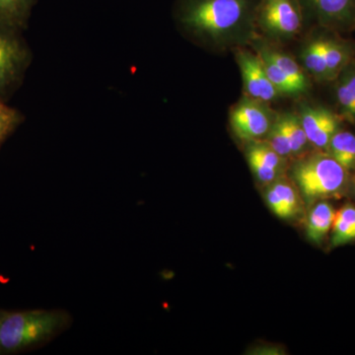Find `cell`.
Here are the masks:
<instances>
[{
  "label": "cell",
  "mask_w": 355,
  "mask_h": 355,
  "mask_svg": "<svg viewBox=\"0 0 355 355\" xmlns=\"http://www.w3.org/2000/svg\"><path fill=\"white\" fill-rule=\"evenodd\" d=\"M259 0H177L180 31L205 48L241 46L253 41Z\"/></svg>",
  "instance_id": "obj_1"
},
{
  "label": "cell",
  "mask_w": 355,
  "mask_h": 355,
  "mask_svg": "<svg viewBox=\"0 0 355 355\" xmlns=\"http://www.w3.org/2000/svg\"><path fill=\"white\" fill-rule=\"evenodd\" d=\"M60 311L0 310V354H13L46 343L67 326Z\"/></svg>",
  "instance_id": "obj_2"
},
{
  "label": "cell",
  "mask_w": 355,
  "mask_h": 355,
  "mask_svg": "<svg viewBox=\"0 0 355 355\" xmlns=\"http://www.w3.org/2000/svg\"><path fill=\"white\" fill-rule=\"evenodd\" d=\"M292 178L308 203L342 197L349 186V172L328 153L300 159Z\"/></svg>",
  "instance_id": "obj_3"
},
{
  "label": "cell",
  "mask_w": 355,
  "mask_h": 355,
  "mask_svg": "<svg viewBox=\"0 0 355 355\" xmlns=\"http://www.w3.org/2000/svg\"><path fill=\"white\" fill-rule=\"evenodd\" d=\"M32 60L22 30L0 22V99L7 103L19 89Z\"/></svg>",
  "instance_id": "obj_4"
},
{
  "label": "cell",
  "mask_w": 355,
  "mask_h": 355,
  "mask_svg": "<svg viewBox=\"0 0 355 355\" xmlns=\"http://www.w3.org/2000/svg\"><path fill=\"white\" fill-rule=\"evenodd\" d=\"M300 0H259L256 26L268 38L286 41L297 36L304 24Z\"/></svg>",
  "instance_id": "obj_5"
},
{
  "label": "cell",
  "mask_w": 355,
  "mask_h": 355,
  "mask_svg": "<svg viewBox=\"0 0 355 355\" xmlns=\"http://www.w3.org/2000/svg\"><path fill=\"white\" fill-rule=\"evenodd\" d=\"M277 116L266 103L246 96L231 110L230 125L243 141H261L266 139Z\"/></svg>",
  "instance_id": "obj_6"
},
{
  "label": "cell",
  "mask_w": 355,
  "mask_h": 355,
  "mask_svg": "<svg viewBox=\"0 0 355 355\" xmlns=\"http://www.w3.org/2000/svg\"><path fill=\"white\" fill-rule=\"evenodd\" d=\"M235 57L241 72L243 86L247 97L266 104L279 97V91L266 76L263 60L258 53L239 48L236 51Z\"/></svg>",
  "instance_id": "obj_7"
},
{
  "label": "cell",
  "mask_w": 355,
  "mask_h": 355,
  "mask_svg": "<svg viewBox=\"0 0 355 355\" xmlns=\"http://www.w3.org/2000/svg\"><path fill=\"white\" fill-rule=\"evenodd\" d=\"M304 13L329 30H347L355 24V0H300Z\"/></svg>",
  "instance_id": "obj_8"
},
{
  "label": "cell",
  "mask_w": 355,
  "mask_h": 355,
  "mask_svg": "<svg viewBox=\"0 0 355 355\" xmlns=\"http://www.w3.org/2000/svg\"><path fill=\"white\" fill-rule=\"evenodd\" d=\"M299 118L310 144L326 151L331 137L340 128V116L326 107L305 105Z\"/></svg>",
  "instance_id": "obj_9"
},
{
  "label": "cell",
  "mask_w": 355,
  "mask_h": 355,
  "mask_svg": "<svg viewBox=\"0 0 355 355\" xmlns=\"http://www.w3.org/2000/svg\"><path fill=\"white\" fill-rule=\"evenodd\" d=\"M256 51L263 53L266 57L270 58L282 70V72L288 77L289 80L297 89L299 95L305 94L309 91V77L306 74L303 67H301L300 64L291 55L277 50L270 44L263 43L261 40L256 44Z\"/></svg>",
  "instance_id": "obj_10"
},
{
  "label": "cell",
  "mask_w": 355,
  "mask_h": 355,
  "mask_svg": "<svg viewBox=\"0 0 355 355\" xmlns=\"http://www.w3.org/2000/svg\"><path fill=\"white\" fill-rule=\"evenodd\" d=\"M328 81H335L355 58L354 44L345 40L323 37Z\"/></svg>",
  "instance_id": "obj_11"
},
{
  "label": "cell",
  "mask_w": 355,
  "mask_h": 355,
  "mask_svg": "<svg viewBox=\"0 0 355 355\" xmlns=\"http://www.w3.org/2000/svg\"><path fill=\"white\" fill-rule=\"evenodd\" d=\"M335 216V209L326 200L315 203L311 209L306 225V235L309 241L314 244H321L333 227Z\"/></svg>",
  "instance_id": "obj_12"
},
{
  "label": "cell",
  "mask_w": 355,
  "mask_h": 355,
  "mask_svg": "<svg viewBox=\"0 0 355 355\" xmlns=\"http://www.w3.org/2000/svg\"><path fill=\"white\" fill-rule=\"evenodd\" d=\"M300 60L306 73L318 81L328 83L323 37H318L306 43L301 51Z\"/></svg>",
  "instance_id": "obj_13"
},
{
  "label": "cell",
  "mask_w": 355,
  "mask_h": 355,
  "mask_svg": "<svg viewBox=\"0 0 355 355\" xmlns=\"http://www.w3.org/2000/svg\"><path fill=\"white\" fill-rule=\"evenodd\" d=\"M326 153L335 159L336 162L347 172L355 170V135L349 130H338L331 137Z\"/></svg>",
  "instance_id": "obj_14"
},
{
  "label": "cell",
  "mask_w": 355,
  "mask_h": 355,
  "mask_svg": "<svg viewBox=\"0 0 355 355\" xmlns=\"http://www.w3.org/2000/svg\"><path fill=\"white\" fill-rule=\"evenodd\" d=\"M39 0H0V22L27 29L32 11Z\"/></svg>",
  "instance_id": "obj_15"
},
{
  "label": "cell",
  "mask_w": 355,
  "mask_h": 355,
  "mask_svg": "<svg viewBox=\"0 0 355 355\" xmlns=\"http://www.w3.org/2000/svg\"><path fill=\"white\" fill-rule=\"evenodd\" d=\"M355 241V205H343L336 212L331 227V247H340Z\"/></svg>",
  "instance_id": "obj_16"
},
{
  "label": "cell",
  "mask_w": 355,
  "mask_h": 355,
  "mask_svg": "<svg viewBox=\"0 0 355 355\" xmlns=\"http://www.w3.org/2000/svg\"><path fill=\"white\" fill-rule=\"evenodd\" d=\"M279 119L291 141L293 156H300L304 153L310 142L301 123L299 114H284L279 116Z\"/></svg>",
  "instance_id": "obj_17"
},
{
  "label": "cell",
  "mask_w": 355,
  "mask_h": 355,
  "mask_svg": "<svg viewBox=\"0 0 355 355\" xmlns=\"http://www.w3.org/2000/svg\"><path fill=\"white\" fill-rule=\"evenodd\" d=\"M246 153L247 158L254 159L261 164L268 166L279 172L284 170L286 159L275 153L266 141L261 140V141L249 142Z\"/></svg>",
  "instance_id": "obj_18"
},
{
  "label": "cell",
  "mask_w": 355,
  "mask_h": 355,
  "mask_svg": "<svg viewBox=\"0 0 355 355\" xmlns=\"http://www.w3.org/2000/svg\"><path fill=\"white\" fill-rule=\"evenodd\" d=\"M257 53L260 55L261 60H263L266 76H268V79H270L275 89L279 91V94L298 96L297 89L289 80L288 77L282 72V70L263 53H258V51H257Z\"/></svg>",
  "instance_id": "obj_19"
},
{
  "label": "cell",
  "mask_w": 355,
  "mask_h": 355,
  "mask_svg": "<svg viewBox=\"0 0 355 355\" xmlns=\"http://www.w3.org/2000/svg\"><path fill=\"white\" fill-rule=\"evenodd\" d=\"M265 139L266 144L282 158L287 159L293 156L291 141L280 121L279 116H277V120L273 123Z\"/></svg>",
  "instance_id": "obj_20"
},
{
  "label": "cell",
  "mask_w": 355,
  "mask_h": 355,
  "mask_svg": "<svg viewBox=\"0 0 355 355\" xmlns=\"http://www.w3.org/2000/svg\"><path fill=\"white\" fill-rule=\"evenodd\" d=\"M270 184L282 200L288 218L295 216L299 210V198L295 188L288 181L279 178Z\"/></svg>",
  "instance_id": "obj_21"
},
{
  "label": "cell",
  "mask_w": 355,
  "mask_h": 355,
  "mask_svg": "<svg viewBox=\"0 0 355 355\" xmlns=\"http://www.w3.org/2000/svg\"><path fill=\"white\" fill-rule=\"evenodd\" d=\"M23 121V114L18 110L9 107L0 99V146L4 140L19 127Z\"/></svg>",
  "instance_id": "obj_22"
},
{
  "label": "cell",
  "mask_w": 355,
  "mask_h": 355,
  "mask_svg": "<svg viewBox=\"0 0 355 355\" xmlns=\"http://www.w3.org/2000/svg\"><path fill=\"white\" fill-rule=\"evenodd\" d=\"M266 202H268V207L270 209L272 210L273 214L275 216L279 217V218L287 219L288 218V216H287V212L286 209H284V205H282V200H279V196L275 193V191L273 190L272 187H268V190L266 191Z\"/></svg>",
  "instance_id": "obj_23"
},
{
  "label": "cell",
  "mask_w": 355,
  "mask_h": 355,
  "mask_svg": "<svg viewBox=\"0 0 355 355\" xmlns=\"http://www.w3.org/2000/svg\"><path fill=\"white\" fill-rule=\"evenodd\" d=\"M338 77L343 78V81L347 83L350 93H352L355 99V58L347 65V69L343 70L342 74Z\"/></svg>",
  "instance_id": "obj_24"
},
{
  "label": "cell",
  "mask_w": 355,
  "mask_h": 355,
  "mask_svg": "<svg viewBox=\"0 0 355 355\" xmlns=\"http://www.w3.org/2000/svg\"><path fill=\"white\" fill-rule=\"evenodd\" d=\"M354 27H355V24H354Z\"/></svg>",
  "instance_id": "obj_25"
}]
</instances>
